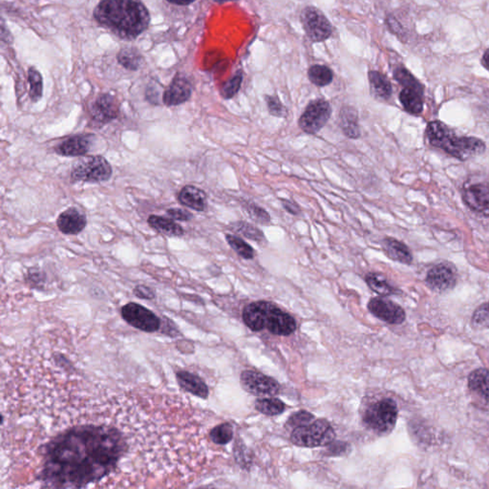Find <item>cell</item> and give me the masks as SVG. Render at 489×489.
Returning a JSON list of instances; mask_svg holds the SVG:
<instances>
[{
	"mask_svg": "<svg viewBox=\"0 0 489 489\" xmlns=\"http://www.w3.org/2000/svg\"><path fill=\"white\" fill-rule=\"evenodd\" d=\"M426 139L432 148L462 162L480 155L486 150L483 140L477 137L458 136L453 129L438 120L427 123Z\"/></svg>",
	"mask_w": 489,
	"mask_h": 489,
	"instance_id": "cell-3",
	"label": "cell"
},
{
	"mask_svg": "<svg viewBox=\"0 0 489 489\" xmlns=\"http://www.w3.org/2000/svg\"><path fill=\"white\" fill-rule=\"evenodd\" d=\"M314 421V416L307 411H299L296 414L292 415L288 421V426L296 428V427L306 426Z\"/></svg>",
	"mask_w": 489,
	"mask_h": 489,
	"instance_id": "cell-41",
	"label": "cell"
},
{
	"mask_svg": "<svg viewBox=\"0 0 489 489\" xmlns=\"http://www.w3.org/2000/svg\"><path fill=\"white\" fill-rule=\"evenodd\" d=\"M361 413L365 428L376 435L389 434L397 423V403L390 398H376L366 401Z\"/></svg>",
	"mask_w": 489,
	"mask_h": 489,
	"instance_id": "cell-5",
	"label": "cell"
},
{
	"mask_svg": "<svg viewBox=\"0 0 489 489\" xmlns=\"http://www.w3.org/2000/svg\"><path fill=\"white\" fill-rule=\"evenodd\" d=\"M55 361L57 362L58 365H60L61 367L64 368V369L67 371H69L73 368L71 362H70L63 355H58L56 356Z\"/></svg>",
	"mask_w": 489,
	"mask_h": 489,
	"instance_id": "cell-46",
	"label": "cell"
},
{
	"mask_svg": "<svg viewBox=\"0 0 489 489\" xmlns=\"http://www.w3.org/2000/svg\"><path fill=\"white\" fill-rule=\"evenodd\" d=\"M472 324L477 328H489V302L480 305L474 312Z\"/></svg>",
	"mask_w": 489,
	"mask_h": 489,
	"instance_id": "cell-38",
	"label": "cell"
},
{
	"mask_svg": "<svg viewBox=\"0 0 489 489\" xmlns=\"http://www.w3.org/2000/svg\"><path fill=\"white\" fill-rule=\"evenodd\" d=\"M244 210L249 215V217L254 222L261 225H269L271 223V216L266 212V210L254 203L244 204Z\"/></svg>",
	"mask_w": 489,
	"mask_h": 489,
	"instance_id": "cell-37",
	"label": "cell"
},
{
	"mask_svg": "<svg viewBox=\"0 0 489 489\" xmlns=\"http://www.w3.org/2000/svg\"><path fill=\"white\" fill-rule=\"evenodd\" d=\"M242 317L244 324L254 331L266 329L277 336H289L297 330L294 317L269 302H257L247 305Z\"/></svg>",
	"mask_w": 489,
	"mask_h": 489,
	"instance_id": "cell-4",
	"label": "cell"
},
{
	"mask_svg": "<svg viewBox=\"0 0 489 489\" xmlns=\"http://www.w3.org/2000/svg\"><path fill=\"white\" fill-rule=\"evenodd\" d=\"M176 379L179 386L185 392L204 400L209 397L210 391L206 382L195 374L187 370H178L176 372Z\"/></svg>",
	"mask_w": 489,
	"mask_h": 489,
	"instance_id": "cell-20",
	"label": "cell"
},
{
	"mask_svg": "<svg viewBox=\"0 0 489 489\" xmlns=\"http://www.w3.org/2000/svg\"><path fill=\"white\" fill-rule=\"evenodd\" d=\"M192 94L190 81L182 76L177 75L163 95V103L167 106H177L187 103Z\"/></svg>",
	"mask_w": 489,
	"mask_h": 489,
	"instance_id": "cell-16",
	"label": "cell"
},
{
	"mask_svg": "<svg viewBox=\"0 0 489 489\" xmlns=\"http://www.w3.org/2000/svg\"><path fill=\"white\" fill-rule=\"evenodd\" d=\"M163 324H164V327L161 328V330H160L163 334H167V336L170 337L179 336L180 331H178V329L176 328V326L174 325V323L171 321L170 319L163 321Z\"/></svg>",
	"mask_w": 489,
	"mask_h": 489,
	"instance_id": "cell-45",
	"label": "cell"
},
{
	"mask_svg": "<svg viewBox=\"0 0 489 489\" xmlns=\"http://www.w3.org/2000/svg\"><path fill=\"white\" fill-rule=\"evenodd\" d=\"M210 438L216 445H227L233 438L232 426L227 423L219 424L210 432Z\"/></svg>",
	"mask_w": 489,
	"mask_h": 489,
	"instance_id": "cell-34",
	"label": "cell"
},
{
	"mask_svg": "<svg viewBox=\"0 0 489 489\" xmlns=\"http://www.w3.org/2000/svg\"><path fill=\"white\" fill-rule=\"evenodd\" d=\"M28 81L30 86V99L33 103H38L43 95V80H42L41 73L34 67H31L28 70Z\"/></svg>",
	"mask_w": 489,
	"mask_h": 489,
	"instance_id": "cell-33",
	"label": "cell"
},
{
	"mask_svg": "<svg viewBox=\"0 0 489 489\" xmlns=\"http://www.w3.org/2000/svg\"><path fill=\"white\" fill-rule=\"evenodd\" d=\"M93 16L101 26L125 41L137 38L150 24V14L140 0H101Z\"/></svg>",
	"mask_w": 489,
	"mask_h": 489,
	"instance_id": "cell-2",
	"label": "cell"
},
{
	"mask_svg": "<svg viewBox=\"0 0 489 489\" xmlns=\"http://www.w3.org/2000/svg\"><path fill=\"white\" fill-rule=\"evenodd\" d=\"M240 381L243 389L255 397H274L280 391V385L275 379L257 371H244Z\"/></svg>",
	"mask_w": 489,
	"mask_h": 489,
	"instance_id": "cell-12",
	"label": "cell"
},
{
	"mask_svg": "<svg viewBox=\"0 0 489 489\" xmlns=\"http://www.w3.org/2000/svg\"><path fill=\"white\" fill-rule=\"evenodd\" d=\"M113 170L105 157H83L76 163L71 171L72 182H103L111 178Z\"/></svg>",
	"mask_w": 489,
	"mask_h": 489,
	"instance_id": "cell-8",
	"label": "cell"
},
{
	"mask_svg": "<svg viewBox=\"0 0 489 489\" xmlns=\"http://www.w3.org/2000/svg\"><path fill=\"white\" fill-rule=\"evenodd\" d=\"M86 215L77 207H69L61 212L57 219L58 229L63 235H78L86 229Z\"/></svg>",
	"mask_w": 489,
	"mask_h": 489,
	"instance_id": "cell-17",
	"label": "cell"
},
{
	"mask_svg": "<svg viewBox=\"0 0 489 489\" xmlns=\"http://www.w3.org/2000/svg\"><path fill=\"white\" fill-rule=\"evenodd\" d=\"M179 203L196 212H204L207 207V193L195 185H185L178 194Z\"/></svg>",
	"mask_w": 489,
	"mask_h": 489,
	"instance_id": "cell-21",
	"label": "cell"
},
{
	"mask_svg": "<svg viewBox=\"0 0 489 489\" xmlns=\"http://www.w3.org/2000/svg\"><path fill=\"white\" fill-rule=\"evenodd\" d=\"M26 281L32 288L43 289L46 283V274L38 268L28 269Z\"/></svg>",
	"mask_w": 489,
	"mask_h": 489,
	"instance_id": "cell-39",
	"label": "cell"
},
{
	"mask_svg": "<svg viewBox=\"0 0 489 489\" xmlns=\"http://www.w3.org/2000/svg\"><path fill=\"white\" fill-rule=\"evenodd\" d=\"M230 229H232L233 232L243 235L244 237L249 239V240L255 242H264L266 240L265 235H264L262 230L258 229V227L254 226V225L247 223V222H235V223L232 224Z\"/></svg>",
	"mask_w": 489,
	"mask_h": 489,
	"instance_id": "cell-31",
	"label": "cell"
},
{
	"mask_svg": "<svg viewBox=\"0 0 489 489\" xmlns=\"http://www.w3.org/2000/svg\"><path fill=\"white\" fill-rule=\"evenodd\" d=\"M339 125L345 136L350 139H359L361 128L359 125V114L353 106H344L339 113Z\"/></svg>",
	"mask_w": 489,
	"mask_h": 489,
	"instance_id": "cell-24",
	"label": "cell"
},
{
	"mask_svg": "<svg viewBox=\"0 0 489 489\" xmlns=\"http://www.w3.org/2000/svg\"><path fill=\"white\" fill-rule=\"evenodd\" d=\"M120 114L119 103L114 96L103 94L97 98L91 106L92 119L99 125H106L117 119Z\"/></svg>",
	"mask_w": 489,
	"mask_h": 489,
	"instance_id": "cell-15",
	"label": "cell"
},
{
	"mask_svg": "<svg viewBox=\"0 0 489 489\" xmlns=\"http://www.w3.org/2000/svg\"><path fill=\"white\" fill-rule=\"evenodd\" d=\"M135 297L140 299L153 300L155 299L156 294L153 289L145 285H137L133 289Z\"/></svg>",
	"mask_w": 489,
	"mask_h": 489,
	"instance_id": "cell-42",
	"label": "cell"
},
{
	"mask_svg": "<svg viewBox=\"0 0 489 489\" xmlns=\"http://www.w3.org/2000/svg\"><path fill=\"white\" fill-rule=\"evenodd\" d=\"M244 74L242 70H238L235 76H232L226 83H224L221 89V95L224 99L230 100L235 97L240 91L242 83H243Z\"/></svg>",
	"mask_w": 489,
	"mask_h": 489,
	"instance_id": "cell-35",
	"label": "cell"
},
{
	"mask_svg": "<svg viewBox=\"0 0 489 489\" xmlns=\"http://www.w3.org/2000/svg\"><path fill=\"white\" fill-rule=\"evenodd\" d=\"M365 281L371 289L381 296H392L398 292L394 286L391 285L384 274H378V272H369L365 277Z\"/></svg>",
	"mask_w": 489,
	"mask_h": 489,
	"instance_id": "cell-27",
	"label": "cell"
},
{
	"mask_svg": "<svg viewBox=\"0 0 489 489\" xmlns=\"http://www.w3.org/2000/svg\"><path fill=\"white\" fill-rule=\"evenodd\" d=\"M282 206L289 215H299L300 213H302V210H300V207L297 205V202L288 200V199H283Z\"/></svg>",
	"mask_w": 489,
	"mask_h": 489,
	"instance_id": "cell-44",
	"label": "cell"
},
{
	"mask_svg": "<svg viewBox=\"0 0 489 489\" xmlns=\"http://www.w3.org/2000/svg\"><path fill=\"white\" fill-rule=\"evenodd\" d=\"M468 388L483 400L489 403V370H474L468 376Z\"/></svg>",
	"mask_w": 489,
	"mask_h": 489,
	"instance_id": "cell-25",
	"label": "cell"
},
{
	"mask_svg": "<svg viewBox=\"0 0 489 489\" xmlns=\"http://www.w3.org/2000/svg\"><path fill=\"white\" fill-rule=\"evenodd\" d=\"M257 411L267 416H277L285 411L286 406L282 401L275 398H258L255 401Z\"/></svg>",
	"mask_w": 489,
	"mask_h": 489,
	"instance_id": "cell-30",
	"label": "cell"
},
{
	"mask_svg": "<svg viewBox=\"0 0 489 489\" xmlns=\"http://www.w3.org/2000/svg\"><path fill=\"white\" fill-rule=\"evenodd\" d=\"M336 438V432L326 420H317L292 429L291 442L300 448H319L330 445Z\"/></svg>",
	"mask_w": 489,
	"mask_h": 489,
	"instance_id": "cell-6",
	"label": "cell"
},
{
	"mask_svg": "<svg viewBox=\"0 0 489 489\" xmlns=\"http://www.w3.org/2000/svg\"><path fill=\"white\" fill-rule=\"evenodd\" d=\"M381 248L391 260L404 265H411L413 254L408 246L403 242L393 237H385L381 240Z\"/></svg>",
	"mask_w": 489,
	"mask_h": 489,
	"instance_id": "cell-22",
	"label": "cell"
},
{
	"mask_svg": "<svg viewBox=\"0 0 489 489\" xmlns=\"http://www.w3.org/2000/svg\"><path fill=\"white\" fill-rule=\"evenodd\" d=\"M148 223L156 232L162 235L178 237L185 235V230L173 219L164 217V216L150 215L148 219Z\"/></svg>",
	"mask_w": 489,
	"mask_h": 489,
	"instance_id": "cell-26",
	"label": "cell"
},
{
	"mask_svg": "<svg viewBox=\"0 0 489 489\" xmlns=\"http://www.w3.org/2000/svg\"><path fill=\"white\" fill-rule=\"evenodd\" d=\"M226 240L227 244H230V248H232L239 257L247 260L254 259L255 255L254 249H252L251 244L247 243L243 239L238 237V236L235 235H226Z\"/></svg>",
	"mask_w": 489,
	"mask_h": 489,
	"instance_id": "cell-32",
	"label": "cell"
},
{
	"mask_svg": "<svg viewBox=\"0 0 489 489\" xmlns=\"http://www.w3.org/2000/svg\"><path fill=\"white\" fill-rule=\"evenodd\" d=\"M398 99L404 110L410 115L418 116L423 113L424 108V86H406L401 90Z\"/></svg>",
	"mask_w": 489,
	"mask_h": 489,
	"instance_id": "cell-19",
	"label": "cell"
},
{
	"mask_svg": "<svg viewBox=\"0 0 489 489\" xmlns=\"http://www.w3.org/2000/svg\"><path fill=\"white\" fill-rule=\"evenodd\" d=\"M120 316L131 327L145 333H156L162 328L161 317L138 303L129 302L120 308Z\"/></svg>",
	"mask_w": 489,
	"mask_h": 489,
	"instance_id": "cell-9",
	"label": "cell"
},
{
	"mask_svg": "<svg viewBox=\"0 0 489 489\" xmlns=\"http://www.w3.org/2000/svg\"><path fill=\"white\" fill-rule=\"evenodd\" d=\"M331 114L330 103L326 100L312 101L299 118V125L305 133L314 135L321 130Z\"/></svg>",
	"mask_w": 489,
	"mask_h": 489,
	"instance_id": "cell-11",
	"label": "cell"
},
{
	"mask_svg": "<svg viewBox=\"0 0 489 489\" xmlns=\"http://www.w3.org/2000/svg\"><path fill=\"white\" fill-rule=\"evenodd\" d=\"M128 448L125 435L116 427L73 426L42 446L38 480L42 488H86L113 473Z\"/></svg>",
	"mask_w": 489,
	"mask_h": 489,
	"instance_id": "cell-1",
	"label": "cell"
},
{
	"mask_svg": "<svg viewBox=\"0 0 489 489\" xmlns=\"http://www.w3.org/2000/svg\"><path fill=\"white\" fill-rule=\"evenodd\" d=\"M303 29L306 36L313 42H323L327 41L333 35V25L327 16L314 6L305 7L300 16Z\"/></svg>",
	"mask_w": 489,
	"mask_h": 489,
	"instance_id": "cell-10",
	"label": "cell"
},
{
	"mask_svg": "<svg viewBox=\"0 0 489 489\" xmlns=\"http://www.w3.org/2000/svg\"><path fill=\"white\" fill-rule=\"evenodd\" d=\"M265 101L267 106H268L269 114L278 118L286 116L287 109L283 103H281L279 98L275 97V96L267 95Z\"/></svg>",
	"mask_w": 489,
	"mask_h": 489,
	"instance_id": "cell-40",
	"label": "cell"
},
{
	"mask_svg": "<svg viewBox=\"0 0 489 489\" xmlns=\"http://www.w3.org/2000/svg\"><path fill=\"white\" fill-rule=\"evenodd\" d=\"M308 78L316 86L324 87L331 83L334 80V72L330 67L323 64H314L308 70Z\"/></svg>",
	"mask_w": 489,
	"mask_h": 489,
	"instance_id": "cell-28",
	"label": "cell"
},
{
	"mask_svg": "<svg viewBox=\"0 0 489 489\" xmlns=\"http://www.w3.org/2000/svg\"><path fill=\"white\" fill-rule=\"evenodd\" d=\"M480 63H482L483 66L489 71V49L485 50V52L483 53Z\"/></svg>",
	"mask_w": 489,
	"mask_h": 489,
	"instance_id": "cell-48",
	"label": "cell"
},
{
	"mask_svg": "<svg viewBox=\"0 0 489 489\" xmlns=\"http://www.w3.org/2000/svg\"><path fill=\"white\" fill-rule=\"evenodd\" d=\"M463 203L471 212L489 217V176L475 175L463 182Z\"/></svg>",
	"mask_w": 489,
	"mask_h": 489,
	"instance_id": "cell-7",
	"label": "cell"
},
{
	"mask_svg": "<svg viewBox=\"0 0 489 489\" xmlns=\"http://www.w3.org/2000/svg\"><path fill=\"white\" fill-rule=\"evenodd\" d=\"M368 310L379 319L393 325L401 324L406 317V312L400 305L382 297L371 299Z\"/></svg>",
	"mask_w": 489,
	"mask_h": 489,
	"instance_id": "cell-14",
	"label": "cell"
},
{
	"mask_svg": "<svg viewBox=\"0 0 489 489\" xmlns=\"http://www.w3.org/2000/svg\"><path fill=\"white\" fill-rule=\"evenodd\" d=\"M168 217L175 221H190L193 215L188 210L182 209H170L167 210Z\"/></svg>",
	"mask_w": 489,
	"mask_h": 489,
	"instance_id": "cell-43",
	"label": "cell"
},
{
	"mask_svg": "<svg viewBox=\"0 0 489 489\" xmlns=\"http://www.w3.org/2000/svg\"><path fill=\"white\" fill-rule=\"evenodd\" d=\"M91 134L75 135L56 148V153L64 157H81L88 153L92 145Z\"/></svg>",
	"mask_w": 489,
	"mask_h": 489,
	"instance_id": "cell-18",
	"label": "cell"
},
{
	"mask_svg": "<svg viewBox=\"0 0 489 489\" xmlns=\"http://www.w3.org/2000/svg\"><path fill=\"white\" fill-rule=\"evenodd\" d=\"M118 61L125 69L137 71L143 64V57L136 48L126 47L117 56Z\"/></svg>",
	"mask_w": 489,
	"mask_h": 489,
	"instance_id": "cell-29",
	"label": "cell"
},
{
	"mask_svg": "<svg viewBox=\"0 0 489 489\" xmlns=\"http://www.w3.org/2000/svg\"><path fill=\"white\" fill-rule=\"evenodd\" d=\"M167 1L171 4L179 5V6H187V5L195 2L196 0H167Z\"/></svg>",
	"mask_w": 489,
	"mask_h": 489,
	"instance_id": "cell-47",
	"label": "cell"
},
{
	"mask_svg": "<svg viewBox=\"0 0 489 489\" xmlns=\"http://www.w3.org/2000/svg\"><path fill=\"white\" fill-rule=\"evenodd\" d=\"M393 77L403 87L416 86L421 84V81L404 66L397 67L393 72Z\"/></svg>",
	"mask_w": 489,
	"mask_h": 489,
	"instance_id": "cell-36",
	"label": "cell"
},
{
	"mask_svg": "<svg viewBox=\"0 0 489 489\" xmlns=\"http://www.w3.org/2000/svg\"><path fill=\"white\" fill-rule=\"evenodd\" d=\"M368 81H369L370 91L376 99L388 101L392 97L393 87L387 76L376 70H371L368 73Z\"/></svg>",
	"mask_w": 489,
	"mask_h": 489,
	"instance_id": "cell-23",
	"label": "cell"
},
{
	"mask_svg": "<svg viewBox=\"0 0 489 489\" xmlns=\"http://www.w3.org/2000/svg\"><path fill=\"white\" fill-rule=\"evenodd\" d=\"M458 271L453 263L443 261L436 264L427 272L426 283L433 292H445L456 286Z\"/></svg>",
	"mask_w": 489,
	"mask_h": 489,
	"instance_id": "cell-13",
	"label": "cell"
}]
</instances>
